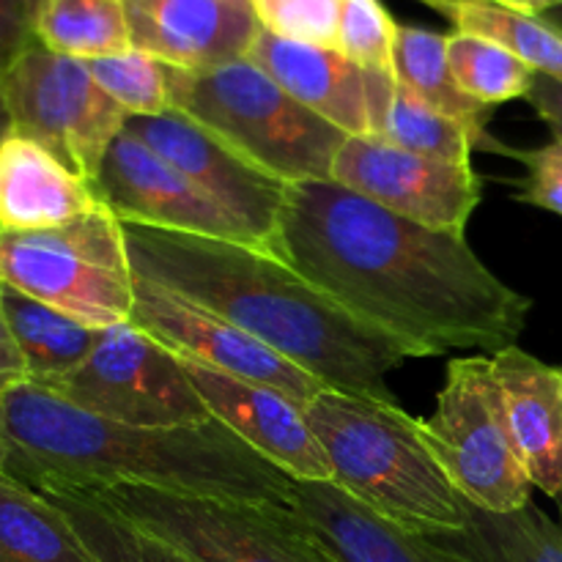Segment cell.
Masks as SVG:
<instances>
[{
	"label": "cell",
	"instance_id": "obj_1",
	"mask_svg": "<svg viewBox=\"0 0 562 562\" xmlns=\"http://www.w3.org/2000/svg\"><path fill=\"white\" fill-rule=\"evenodd\" d=\"M278 258L415 360L456 349L497 355L516 346L532 307L464 234L412 223L333 179L289 187Z\"/></svg>",
	"mask_w": 562,
	"mask_h": 562
},
{
	"label": "cell",
	"instance_id": "obj_2",
	"mask_svg": "<svg viewBox=\"0 0 562 562\" xmlns=\"http://www.w3.org/2000/svg\"><path fill=\"white\" fill-rule=\"evenodd\" d=\"M132 272L225 318L329 390L398 404L387 376L415 360L272 252L121 223Z\"/></svg>",
	"mask_w": 562,
	"mask_h": 562
},
{
	"label": "cell",
	"instance_id": "obj_3",
	"mask_svg": "<svg viewBox=\"0 0 562 562\" xmlns=\"http://www.w3.org/2000/svg\"><path fill=\"white\" fill-rule=\"evenodd\" d=\"M0 470L25 486H148L274 505H289L294 486L223 423L126 426L31 379L0 395Z\"/></svg>",
	"mask_w": 562,
	"mask_h": 562
},
{
	"label": "cell",
	"instance_id": "obj_4",
	"mask_svg": "<svg viewBox=\"0 0 562 562\" xmlns=\"http://www.w3.org/2000/svg\"><path fill=\"white\" fill-rule=\"evenodd\" d=\"M340 492L373 514L417 532L467 525V505L423 439L417 417L398 404L324 390L305 406Z\"/></svg>",
	"mask_w": 562,
	"mask_h": 562
},
{
	"label": "cell",
	"instance_id": "obj_5",
	"mask_svg": "<svg viewBox=\"0 0 562 562\" xmlns=\"http://www.w3.org/2000/svg\"><path fill=\"white\" fill-rule=\"evenodd\" d=\"M168 69L170 108L195 119L285 184L333 179L346 135L296 102L250 58L203 71Z\"/></svg>",
	"mask_w": 562,
	"mask_h": 562
},
{
	"label": "cell",
	"instance_id": "obj_6",
	"mask_svg": "<svg viewBox=\"0 0 562 562\" xmlns=\"http://www.w3.org/2000/svg\"><path fill=\"white\" fill-rule=\"evenodd\" d=\"M0 283L93 329L130 322L135 305L124 228L108 206L58 228H0Z\"/></svg>",
	"mask_w": 562,
	"mask_h": 562
},
{
	"label": "cell",
	"instance_id": "obj_7",
	"mask_svg": "<svg viewBox=\"0 0 562 562\" xmlns=\"http://www.w3.org/2000/svg\"><path fill=\"white\" fill-rule=\"evenodd\" d=\"M82 488L192 562H338L289 505L148 486Z\"/></svg>",
	"mask_w": 562,
	"mask_h": 562
},
{
	"label": "cell",
	"instance_id": "obj_8",
	"mask_svg": "<svg viewBox=\"0 0 562 562\" xmlns=\"http://www.w3.org/2000/svg\"><path fill=\"white\" fill-rule=\"evenodd\" d=\"M417 426L467 503L488 514H514L532 503L536 486L516 450L492 355L450 360L437 406L417 417Z\"/></svg>",
	"mask_w": 562,
	"mask_h": 562
},
{
	"label": "cell",
	"instance_id": "obj_9",
	"mask_svg": "<svg viewBox=\"0 0 562 562\" xmlns=\"http://www.w3.org/2000/svg\"><path fill=\"white\" fill-rule=\"evenodd\" d=\"M44 387L126 426L184 428L212 420L179 357L132 322L99 329L91 355Z\"/></svg>",
	"mask_w": 562,
	"mask_h": 562
},
{
	"label": "cell",
	"instance_id": "obj_10",
	"mask_svg": "<svg viewBox=\"0 0 562 562\" xmlns=\"http://www.w3.org/2000/svg\"><path fill=\"white\" fill-rule=\"evenodd\" d=\"M14 132L42 143L86 181H97L126 113L93 80L86 60L33 42L3 71Z\"/></svg>",
	"mask_w": 562,
	"mask_h": 562
},
{
	"label": "cell",
	"instance_id": "obj_11",
	"mask_svg": "<svg viewBox=\"0 0 562 562\" xmlns=\"http://www.w3.org/2000/svg\"><path fill=\"white\" fill-rule=\"evenodd\" d=\"M124 132L168 159L239 220L252 247L278 256L280 220L291 184L252 165L231 143L176 108L159 115H132Z\"/></svg>",
	"mask_w": 562,
	"mask_h": 562
},
{
	"label": "cell",
	"instance_id": "obj_12",
	"mask_svg": "<svg viewBox=\"0 0 562 562\" xmlns=\"http://www.w3.org/2000/svg\"><path fill=\"white\" fill-rule=\"evenodd\" d=\"M333 181L398 217L445 234H464L483 201L472 162H439L404 151L379 135L346 137L333 162Z\"/></svg>",
	"mask_w": 562,
	"mask_h": 562
},
{
	"label": "cell",
	"instance_id": "obj_13",
	"mask_svg": "<svg viewBox=\"0 0 562 562\" xmlns=\"http://www.w3.org/2000/svg\"><path fill=\"white\" fill-rule=\"evenodd\" d=\"M130 322L184 360L272 387L302 406L327 390V384L247 335L245 329L140 274H135V305Z\"/></svg>",
	"mask_w": 562,
	"mask_h": 562
},
{
	"label": "cell",
	"instance_id": "obj_14",
	"mask_svg": "<svg viewBox=\"0 0 562 562\" xmlns=\"http://www.w3.org/2000/svg\"><path fill=\"white\" fill-rule=\"evenodd\" d=\"M93 187L121 223L252 247L239 220L130 132L110 143Z\"/></svg>",
	"mask_w": 562,
	"mask_h": 562
},
{
	"label": "cell",
	"instance_id": "obj_15",
	"mask_svg": "<svg viewBox=\"0 0 562 562\" xmlns=\"http://www.w3.org/2000/svg\"><path fill=\"white\" fill-rule=\"evenodd\" d=\"M179 360L212 420L223 423L241 442L250 445L294 481H333L327 456L305 420V406L263 384L212 371L184 357Z\"/></svg>",
	"mask_w": 562,
	"mask_h": 562
},
{
	"label": "cell",
	"instance_id": "obj_16",
	"mask_svg": "<svg viewBox=\"0 0 562 562\" xmlns=\"http://www.w3.org/2000/svg\"><path fill=\"white\" fill-rule=\"evenodd\" d=\"M132 49L170 69L203 71L247 58L261 31L250 5L234 0H124Z\"/></svg>",
	"mask_w": 562,
	"mask_h": 562
},
{
	"label": "cell",
	"instance_id": "obj_17",
	"mask_svg": "<svg viewBox=\"0 0 562 562\" xmlns=\"http://www.w3.org/2000/svg\"><path fill=\"white\" fill-rule=\"evenodd\" d=\"M247 58L261 66L283 91L346 137L371 135L368 71L333 47H316L258 31Z\"/></svg>",
	"mask_w": 562,
	"mask_h": 562
},
{
	"label": "cell",
	"instance_id": "obj_18",
	"mask_svg": "<svg viewBox=\"0 0 562 562\" xmlns=\"http://www.w3.org/2000/svg\"><path fill=\"white\" fill-rule=\"evenodd\" d=\"M289 508L338 562H459L428 532L373 514L329 481H294Z\"/></svg>",
	"mask_w": 562,
	"mask_h": 562
},
{
	"label": "cell",
	"instance_id": "obj_19",
	"mask_svg": "<svg viewBox=\"0 0 562 562\" xmlns=\"http://www.w3.org/2000/svg\"><path fill=\"white\" fill-rule=\"evenodd\" d=\"M505 415L532 486L562 497V368L519 346L492 355Z\"/></svg>",
	"mask_w": 562,
	"mask_h": 562
},
{
	"label": "cell",
	"instance_id": "obj_20",
	"mask_svg": "<svg viewBox=\"0 0 562 562\" xmlns=\"http://www.w3.org/2000/svg\"><path fill=\"white\" fill-rule=\"evenodd\" d=\"M99 209L104 203L97 187L42 143L20 132L0 143V228H58Z\"/></svg>",
	"mask_w": 562,
	"mask_h": 562
},
{
	"label": "cell",
	"instance_id": "obj_21",
	"mask_svg": "<svg viewBox=\"0 0 562 562\" xmlns=\"http://www.w3.org/2000/svg\"><path fill=\"white\" fill-rule=\"evenodd\" d=\"M395 80L431 104L439 113L450 115L459 124H464L477 137L481 151L508 154L514 157V148L503 146L488 135L486 124L492 119L488 104L467 97L456 82L448 60V36L437 31L415 25H398V42H395Z\"/></svg>",
	"mask_w": 562,
	"mask_h": 562
},
{
	"label": "cell",
	"instance_id": "obj_22",
	"mask_svg": "<svg viewBox=\"0 0 562 562\" xmlns=\"http://www.w3.org/2000/svg\"><path fill=\"white\" fill-rule=\"evenodd\" d=\"M368 88H371V135L439 162L470 165L477 137L464 124L417 99L395 77L368 71Z\"/></svg>",
	"mask_w": 562,
	"mask_h": 562
},
{
	"label": "cell",
	"instance_id": "obj_23",
	"mask_svg": "<svg viewBox=\"0 0 562 562\" xmlns=\"http://www.w3.org/2000/svg\"><path fill=\"white\" fill-rule=\"evenodd\" d=\"M467 525L428 532L459 562H562V530L536 503L514 514H488L467 503Z\"/></svg>",
	"mask_w": 562,
	"mask_h": 562
},
{
	"label": "cell",
	"instance_id": "obj_24",
	"mask_svg": "<svg viewBox=\"0 0 562 562\" xmlns=\"http://www.w3.org/2000/svg\"><path fill=\"white\" fill-rule=\"evenodd\" d=\"M0 562H99L69 516L0 470Z\"/></svg>",
	"mask_w": 562,
	"mask_h": 562
},
{
	"label": "cell",
	"instance_id": "obj_25",
	"mask_svg": "<svg viewBox=\"0 0 562 562\" xmlns=\"http://www.w3.org/2000/svg\"><path fill=\"white\" fill-rule=\"evenodd\" d=\"M0 300L31 382H55L75 371L97 346L99 329L86 327L11 285L0 283Z\"/></svg>",
	"mask_w": 562,
	"mask_h": 562
},
{
	"label": "cell",
	"instance_id": "obj_26",
	"mask_svg": "<svg viewBox=\"0 0 562 562\" xmlns=\"http://www.w3.org/2000/svg\"><path fill=\"white\" fill-rule=\"evenodd\" d=\"M31 27L38 44L80 60L132 49L124 0H31Z\"/></svg>",
	"mask_w": 562,
	"mask_h": 562
},
{
	"label": "cell",
	"instance_id": "obj_27",
	"mask_svg": "<svg viewBox=\"0 0 562 562\" xmlns=\"http://www.w3.org/2000/svg\"><path fill=\"white\" fill-rule=\"evenodd\" d=\"M31 488L69 516L99 562H192L179 549L115 514L88 488L69 486V483H38Z\"/></svg>",
	"mask_w": 562,
	"mask_h": 562
},
{
	"label": "cell",
	"instance_id": "obj_28",
	"mask_svg": "<svg viewBox=\"0 0 562 562\" xmlns=\"http://www.w3.org/2000/svg\"><path fill=\"white\" fill-rule=\"evenodd\" d=\"M459 33L488 38L538 75L562 77V31L543 16L519 14L486 0H459L445 11Z\"/></svg>",
	"mask_w": 562,
	"mask_h": 562
},
{
	"label": "cell",
	"instance_id": "obj_29",
	"mask_svg": "<svg viewBox=\"0 0 562 562\" xmlns=\"http://www.w3.org/2000/svg\"><path fill=\"white\" fill-rule=\"evenodd\" d=\"M448 60L461 91L488 108L510 99H527L536 77L525 60L505 47L459 31L448 36Z\"/></svg>",
	"mask_w": 562,
	"mask_h": 562
},
{
	"label": "cell",
	"instance_id": "obj_30",
	"mask_svg": "<svg viewBox=\"0 0 562 562\" xmlns=\"http://www.w3.org/2000/svg\"><path fill=\"white\" fill-rule=\"evenodd\" d=\"M93 80L108 91V97L132 115H159L170 108L168 69L140 49H126L119 55L86 60Z\"/></svg>",
	"mask_w": 562,
	"mask_h": 562
},
{
	"label": "cell",
	"instance_id": "obj_31",
	"mask_svg": "<svg viewBox=\"0 0 562 562\" xmlns=\"http://www.w3.org/2000/svg\"><path fill=\"white\" fill-rule=\"evenodd\" d=\"M398 22L382 0H346L338 27V53L366 71L395 77Z\"/></svg>",
	"mask_w": 562,
	"mask_h": 562
},
{
	"label": "cell",
	"instance_id": "obj_32",
	"mask_svg": "<svg viewBox=\"0 0 562 562\" xmlns=\"http://www.w3.org/2000/svg\"><path fill=\"white\" fill-rule=\"evenodd\" d=\"M346 0H250L258 25L280 38L338 49Z\"/></svg>",
	"mask_w": 562,
	"mask_h": 562
},
{
	"label": "cell",
	"instance_id": "obj_33",
	"mask_svg": "<svg viewBox=\"0 0 562 562\" xmlns=\"http://www.w3.org/2000/svg\"><path fill=\"white\" fill-rule=\"evenodd\" d=\"M514 159L527 168V179L516 198L562 217V140H552L530 151H514Z\"/></svg>",
	"mask_w": 562,
	"mask_h": 562
},
{
	"label": "cell",
	"instance_id": "obj_34",
	"mask_svg": "<svg viewBox=\"0 0 562 562\" xmlns=\"http://www.w3.org/2000/svg\"><path fill=\"white\" fill-rule=\"evenodd\" d=\"M33 42L31 0H0V75Z\"/></svg>",
	"mask_w": 562,
	"mask_h": 562
},
{
	"label": "cell",
	"instance_id": "obj_35",
	"mask_svg": "<svg viewBox=\"0 0 562 562\" xmlns=\"http://www.w3.org/2000/svg\"><path fill=\"white\" fill-rule=\"evenodd\" d=\"M527 102L536 108L543 124L552 130L554 140H562V77L538 75L536 71L530 93H527Z\"/></svg>",
	"mask_w": 562,
	"mask_h": 562
},
{
	"label": "cell",
	"instance_id": "obj_36",
	"mask_svg": "<svg viewBox=\"0 0 562 562\" xmlns=\"http://www.w3.org/2000/svg\"><path fill=\"white\" fill-rule=\"evenodd\" d=\"M27 368L25 360L20 355V346H16L14 335H11L9 318H5L3 300H0V395L9 393L14 384L25 382Z\"/></svg>",
	"mask_w": 562,
	"mask_h": 562
},
{
	"label": "cell",
	"instance_id": "obj_37",
	"mask_svg": "<svg viewBox=\"0 0 562 562\" xmlns=\"http://www.w3.org/2000/svg\"><path fill=\"white\" fill-rule=\"evenodd\" d=\"M486 3L503 5V9L519 11V14L543 16V14H549L552 9H558V5H562V0H486Z\"/></svg>",
	"mask_w": 562,
	"mask_h": 562
},
{
	"label": "cell",
	"instance_id": "obj_38",
	"mask_svg": "<svg viewBox=\"0 0 562 562\" xmlns=\"http://www.w3.org/2000/svg\"><path fill=\"white\" fill-rule=\"evenodd\" d=\"M9 135H14V115H11L9 97H5V86H3V75H0V143H3Z\"/></svg>",
	"mask_w": 562,
	"mask_h": 562
},
{
	"label": "cell",
	"instance_id": "obj_39",
	"mask_svg": "<svg viewBox=\"0 0 562 562\" xmlns=\"http://www.w3.org/2000/svg\"><path fill=\"white\" fill-rule=\"evenodd\" d=\"M420 3H426V5H431L434 11H439V14L445 16V11L450 9V5L453 3H459V0H420Z\"/></svg>",
	"mask_w": 562,
	"mask_h": 562
},
{
	"label": "cell",
	"instance_id": "obj_40",
	"mask_svg": "<svg viewBox=\"0 0 562 562\" xmlns=\"http://www.w3.org/2000/svg\"><path fill=\"white\" fill-rule=\"evenodd\" d=\"M543 20H549L552 25H558L562 31V5H558V9H552L549 14H543Z\"/></svg>",
	"mask_w": 562,
	"mask_h": 562
},
{
	"label": "cell",
	"instance_id": "obj_41",
	"mask_svg": "<svg viewBox=\"0 0 562 562\" xmlns=\"http://www.w3.org/2000/svg\"><path fill=\"white\" fill-rule=\"evenodd\" d=\"M234 3H245V5H250V0H234Z\"/></svg>",
	"mask_w": 562,
	"mask_h": 562
},
{
	"label": "cell",
	"instance_id": "obj_42",
	"mask_svg": "<svg viewBox=\"0 0 562 562\" xmlns=\"http://www.w3.org/2000/svg\"><path fill=\"white\" fill-rule=\"evenodd\" d=\"M0 456H3V448H0Z\"/></svg>",
	"mask_w": 562,
	"mask_h": 562
}]
</instances>
